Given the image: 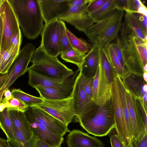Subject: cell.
<instances>
[{
	"instance_id": "60d3db41",
	"label": "cell",
	"mask_w": 147,
	"mask_h": 147,
	"mask_svg": "<svg viewBox=\"0 0 147 147\" xmlns=\"http://www.w3.org/2000/svg\"><path fill=\"white\" fill-rule=\"evenodd\" d=\"M111 147H125L117 134H112L110 136Z\"/></svg>"
},
{
	"instance_id": "7dc6e473",
	"label": "cell",
	"mask_w": 147,
	"mask_h": 147,
	"mask_svg": "<svg viewBox=\"0 0 147 147\" xmlns=\"http://www.w3.org/2000/svg\"><path fill=\"white\" fill-rule=\"evenodd\" d=\"M7 76V73L0 74V90L4 85Z\"/></svg>"
},
{
	"instance_id": "680465c9",
	"label": "cell",
	"mask_w": 147,
	"mask_h": 147,
	"mask_svg": "<svg viewBox=\"0 0 147 147\" xmlns=\"http://www.w3.org/2000/svg\"></svg>"
},
{
	"instance_id": "7a4b0ae2",
	"label": "cell",
	"mask_w": 147,
	"mask_h": 147,
	"mask_svg": "<svg viewBox=\"0 0 147 147\" xmlns=\"http://www.w3.org/2000/svg\"><path fill=\"white\" fill-rule=\"evenodd\" d=\"M24 36L34 39L41 33L44 20L38 0H9Z\"/></svg>"
},
{
	"instance_id": "f35d334b",
	"label": "cell",
	"mask_w": 147,
	"mask_h": 147,
	"mask_svg": "<svg viewBox=\"0 0 147 147\" xmlns=\"http://www.w3.org/2000/svg\"><path fill=\"white\" fill-rule=\"evenodd\" d=\"M143 5L139 0H127L126 12L135 13L138 11L140 7Z\"/></svg>"
},
{
	"instance_id": "44dd1931",
	"label": "cell",
	"mask_w": 147,
	"mask_h": 147,
	"mask_svg": "<svg viewBox=\"0 0 147 147\" xmlns=\"http://www.w3.org/2000/svg\"><path fill=\"white\" fill-rule=\"evenodd\" d=\"M59 20L65 21L74 26L78 30L84 32L94 23L89 14L87 12L62 18Z\"/></svg>"
},
{
	"instance_id": "e0dca14e",
	"label": "cell",
	"mask_w": 147,
	"mask_h": 147,
	"mask_svg": "<svg viewBox=\"0 0 147 147\" xmlns=\"http://www.w3.org/2000/svg\"><path fill=\"white\" fill-rule=\"evenodd\" d=\"M68 147H103L100 140L78 129L69 132L66 141Z\"/></svg>"
},
{
	"instance_id": "6f0895ef",
	"label": "cell",
	"mask_w": 147,
	"mask_h": 147,
	"mask_svg": "<svg viewBox=\"0 0 147 147\" xmlns=\"http://www.w3.org/2000/svg\"><path fill=\"white\" fill-rule=\"evenodd\" d=\"M4 0H0V9L3 3Z\"/></svg>"
},
{
	"instance_id": "6da1fadb",
	"label": "cell",
	"mask_w": 147,
	"mask_h": 147,
	"mask_svg": "<svg viewBox=\"0 0 147 147\" xmlns=\"http://www.w3.org/2000/svg\"><path fill=\"white\" fill-rule=\"evenodd\" d=\"M119 36L127 72L143 76L147 65V42H143L122 23Z\"/></svg>"
},
{
	"instance_id": "d6a6232c",
	"label": "cell",
	"mask_w": 147,
	"mask_h": 147,
	"mask_svg": "<svg viewBox=\"0 0 147 147\" xmlns=\"http://www.w3.org/2000/svg\"><path fill=\"white\" fill-rule=\"evenodd\" d=\"M145 35L147 34V9L144 5L139 8L138 12L134 13Z\"/></svg>"
},
{
	"instance_id": "db71d44e",
	"label": "cell",
	"mask_w": 147,
	"mask_h": 147,
	"mask_svg": "<svg viewBox=\"0 0 147 147\" xmlns=\"http://www.w3.org/2000/svg\"><path fill=\"white\" fill-rule=\"evenodd\" d=\"M6 108L5 104L1 102L0 104V112L3 111Z\"/></svg>"
},
{
	"instance_id": "5bb4252c",
	"label": "cell",
	"mask_w": 147,
	"mask_h": 147,
	"mask_svg": "<svg viewBox=\"0 0 147 147\" xmlns=\"http://www.w3.org/2000/svg\"><path fill=\"white\" fill-rule=\"evenodd\" d=\"M22 42L21 30L18 29L5 51H0V74L7 73L20 50Z\"/></svg>"
},
{
	"instance_id": "30bf717a",
	"label": "cell",
	"mask_w": 147,
	"mask_h": 147,
	"mask_svg": "<svg viewBox=\"0 0 147 147\" xmlns=\"http://www.w3.org/2000/svg\"><path fill=\"white\" fill-rule=\"evenodd\" d=\"M59 20H56L44 25L41 33L40 45L49 55L57 57L60 54Z\"/></svg>"
},
{
	"instance_id": "681fc988",
	"label": "cell",
	"mask_w": 147,
	"mask_h": 147,
	"mask_svg": "<svg viewBox=\"0 0 147 147\" xmlns=\"http://www.w3.org/2000/svg\"><path fill=\"white\" fill-rule=\"evenodd\" d=\"M142 100L145 109L147 111V93H145L144 94L142 98Z\"/></svg>"
},
{
	"instance_id": "8992f818",
	"label": "cell",
	"mask_w": 147,
	"mask_h": 147,
	"mask_svg": "<svg viewBox=\"0 0 147 147\" xmlns=\"http://www.w3.org/2000/svg\"><path fill=\"white\" fill-rule=\"evenodd\" d=\"M36 106L67 126L76 116L72 95L63 100L43 99Z\"/></svg>"
},
{
	"instance_id": "9a60e30c",
	"label": "cell",
	"mask_w": 147,
	"mask_h": 147,
	"mask_svg": "<svg viewBox=\"0 0 147 147\" xmlns=\"http://www.w3.org/2000/svg\"><path fill=\"white\" fill-rule=\"evenodd\" d=\"M36 120L49 129L63 136L70 131L68 126L37 106L31 107Z\"/></svg>"
},
{
	"instance_id": "f1b7e54d",
	"label": "cell",
	"mask_w": 147,
	"mask_h": 147,
	"mask_svg": "<svg viewBox=\"0 0 147 147\" xmlns=\"http://www.w3.org/2000/svg\"><path fill=\"white\" fill-rule=\"evenodd\" d=\"M62 59L65 61L74 64L80 69L86 55L82 54L73 48L60 54Z\"/></svg>"
},
{
	"instance_id": "83f0119b",
	"label": "cell",
	"mask_w": 147,
	"mask_h": 147,
	"mask_svg": "<svg viewBox=\"0 0 147 147\" xmlns=\"http://www.w3.org/2000/svg\"><path fill=\"white\" fill-rule=\"evenodd\" d=\"M11 93L12 96L22 101L28 107L36 106L41 103L43 99L28 94L20 88L13 89Z\"/></svg>"
},
{
	"instance_id": "ffe728a7",
	"label": "cell",
	"mask_w": 147,
	"mask_h": 147,
	"mask_svg": "<svg viewBox=\"0 0 147 147\" xmlns=\"http://www.w3.org/2000/svg\"><path fill=\"white\" fill-rule=\"evenodd\" d=\"M13 127L20 131L28 140L33 136L30 125L24 113L18 110L7 108Z\"/></svg>"
},
{
	"instance_id": "ee69618b",
	"label": "cell",
	"mask_w": 147,
	"mask_h": 147,
	"mask_svg": "<svg viewBox=\"0 0 147 147\" xmlns=\"http://www.w3.org/2000/svg\"><path fill=\"white\" fill-rule=\"evenodd\" d=\"M135 142L136 147H147V133L144 135L140 140L135 141Z\"/></svg>"
},
{
	"instance_id": "f5cc1de1",
	"label": "cell",
	"mask_w": 147,
	"mask_h": 147,
	"mask_svg": "<svg viewBox=\"0 0 147 147\" xmlns=\"http://www.w3.org/2000/svg\"><path fill=\"white\" fill-rule=\"evenodd\" d=\"M126 147H136L135 141L133 140H131Z\"/></svg>"
},
{
	"instance_id": "1f68e13d",
	"label": "cell",
	"mask_w": 147,
	"mask_h": 147,
	"mask_svg": "<svg viewBox=\"0 0 147 147\" xmlns=\"http://www.w3.org/2000/svg\"><path fill=\"white\" fill-rule=\"evenodd\" d=\"M13 128L16 141L20 147H35V138L33 134L32 138L28 140L20 131L16 128Z\"/></svg>"
},
{
	"instance_id": "9f6ffc18",
	"label": "cell",
	"mask_w": 147,
	"mask_h": 147,
	"mask_svg": "<svg viewBox=\"0 0 147 147\" xmlns=\"http://www.w3.org/2000/svg\"><path fill=\"white\" fill-rule=\"evenodd\" d=\"M143 69L144 71L147 72V65H145L143 67Z\"/></svg>"
},
{
	"instance_id": "7bdbcfd3",
	"label": "cell",
	"mask_w": 147,
	"mask_h": 147,
	"mask_svg": "<svg viewBox=\"0 0 147 147\" xmlns=\"http://www.w3.org/2000/svg\"><path fill=\"white\" fill-rule=\"evenodd\" d=\"M89 0H69V6H81L87 5Z\"/></svg>"
},
{
	"instance_id": "ab89813d",
	"label": "cell",
	"mask_w": 147,
	"mask_h": 147,
	"mask_svg": "<svg viewBox=\"0 0 147 147\" xmlns=\"http://www.w3.org/2000/svg\"><path fill=\"white\" fill-rule=\"evenodd\" d=\"M99 67H98L96 74L94 76L93 89L92 99L95 104L97 98L98 86L99 79Z\"/></svg>"
},
{
	"instance_id": "4dcf8cb0",
	"label": "cell",
	"mask_w": 147,
	"mask_h": 147,
	"mask_svg": "<svg viewBox=\"0 0 147 147\" xmlns=\"http://www.w3.org/2000/svg\"><path fill=\"white\" fill-rule=\"evenodd\" d=\"M59 43L60 53H61L72 47L70 45L66 33V27L65 23L62 20H59Z\"/></svg>"
},
{
	"instance_id": "4316f807",
	"label": "cell",
	"mask_w": 147,
	"mask_h": 147,
	"mask_svg": "<svg viewBox=\"0 0 147 147\" xmlns=\"http://www.w3.org/2000/svg\"><path fill=\"white\" fill-rule=\"evenodd\" d=\"M0 127L5 134L7 139L16 141L7 108H5L3 111L0 112Z\"/></svg>"
},
{
	"instance_id": "277c9868",
	"label": "cell",
	"mask_w": 147,
	"mask_h": 147,
	"mask_svg": "<svg viewBox=\"0 0 147 147\" xmlns=\"http://www.w3.org/2000/svg\"><path fill=\"white\" fill-rule=\"evenodd\" d=\"M30 62L32 64L28 70L59 82L64 81L74 73L72 70L61 62L57 57L48 54L40 45L35 49Z\"/></svg>"
},
{
	"instance_id": "c3c4849f",
	"label": "cell",
	"mask_w": 147,
	"mask_h": 147,
	"mask_svg": "<svg viewBox=\"0 0 147 147\" xmlns=\"http://www.w3.org/2000/svg\"><path fill=\"white\" fill-rule=\"evenodd\" d=\"M0 147H10L7 140L0 137Z\"/></svg>"
},
{
	"instance_id": "7c38bea8",
	"label": "cell",
	"mask_w": 147,
	"mask_h": 147,
	"mask_svg": "<svg viewBox=\"0 0 147 147\" xmlns=\"http://www.w3.org/2000/svg\"><path fill=\"white\" fill-rule=\"evenodd\" d=\"M72 96L76 117L92 110L97 105L84 91L80 72L76 78Z\"/></svg>"
},
{
	"instance_id": "d4e9b609",
	"label": "cell",
	"mask_w": 147,
	"mask_h": 147,
	"mask_svg": "<svg viewBox=\"0 0 147 147\" xmlns=\"http://www.w3.org/2000/svg\"><path fill=\"white\" fill-rule=\"evenodd\" d=\"M115 9V0H107L100 8L89 15L96 23L106 18Z\"/></svg>"
},
{
	"instance_id": "8d00e7d4",
	"label": "cell",
	"mask_w": 147,
	"mask_h": 147,
	"mask_svg": "<svg viewBox=\"0 0 147 147\" xmlns=\"http://www.w3.org/2000/svg\"><path fill=\"white\" fill-rule=\"evenodd\" d=\"M81 78L84 91L87 95L92 99L94 77L86 78L81 74Z\"/></svg>"
},
{
	"instance_id": "ac0fdd59",
	"label": "cell",
	"mask_w": 147,
	"mask_h": 147,
	"mask_svg": "<svg viewBox=\"0 0 147 147\" xmlns=\"http://www.w3.org/2000/svg\"><path fill=\"white\" fill-rule=\"evenodd\" d=\"M121 80L125 89L133 96L142 99L147 93V82L142 76L127 72Z\"/></svg>"
},
{
	"instance_id": "d6986e66",
	"label": "cell",
	"mask_w": 147,
	"mask_h": 147,
	"mask_svg": "<svg viewBox=\"0 0 147 147\" xmlns=\"http://www.w3.org/2000/svg\"><path fill=\"white\" fill-rule=\"evenodd\" d=\"M100 49L96 46H93L86 55L80 69V72L84 77L89 78L94 76L99 63Z\"/></svg>"
},
{
	"instance_id": "d590c367",
	"label": "cell",
	"mask_w": 147,
	"mask_h": 147,
	"mask_svg": "<svg viewBox=\"0 0 147 147\" xmlns=\"http://www.w3.org/2000/svg\"><path fill=\"white\" fill-rule=\"evenodd\" d=\"M87 5H85L81 6H69L67 12L60 17L59 20L62 18H67L87 12L86 11Z\"/></svg>"
},
{
	"instance_id": "52a82bcc",
	"label": "cell",
	"mask_w": 147,
	"mask_h": 147,
	"mask_svg": "<svg viewBox=\"0 0 147 147\" xmlns=\"http://www.w3.org/2000/svg\"><path fill=\"white\" fill-rule=\"evenodd\" d=\"M0 16L3 28L0 51H4L9 48L13 36L20 28L15 13L9 0H4L0 9Z\"/></svg>"
},
{
	"instance_id": "4fadbf2b",
	"label": "cell",
	"mask_w": 147,
	"mask_h": 147,
	"mask_svg": "<svg viewBox=\"0 0 147 147\" xmlns=\"http://www.w3.org/2000/svg\"><path fill=\"white\" fill-rule=\"evenodd\" d=\"M45 24L59 18L66 13L69 0H38Z\"/></svg>"
},
{
	"instance_id": "11a10c76",
	"label": "cell",
	"mask_w": 147,
	"mask_h": 147,
	"mask_svg": "<svg viewBox=\"0 0 147 147\" xmlns=\"http://www.w3.org/2000/svg\"><path fill=\"white\" fill-rule=\"evenodd\" d=\"M143 77L144 80L146 82H147V72L144 71L143 74Z\"/></svg>"
},
{
	"instance_id": "bcb514c9",
	"label": "cell",
	"mask_w": 147,
	"mask_h": 147,
	"mask_svg": "<svg viewBox=\"0 0 147 147\" xmlns=\"http://www.w3.org/2000/svg\"><path fill=\"white\" fill-rule=\"evenodd\" d=\"M35 147H53L38 139H35Z\"/></svg>"
},
{
	"instance_id": "f6af8a7d",
	"label": "cell",
	"mask_w": 147,
	"mask_h": 147,
	"mask_svg": "<svg viewBox=\"0 0 147 147\" xmlns=\"http://www.w3.org/2000/svg\"><path fill=\"white\" fill-rule=\"evenodd\" d=\"M4 97H3L2 102L4 103L9 100L13 97L11 92L9 88L6 89L3 94Z\"/></svg>"
},
{
	"instance_id": "2e32d148",
	"label": "cell",
	"mask_w": 147,
	"mask_h": 147,
	"mask_svg": "<svg viewBox=\"0 0 147 147\" xmlns=\"http://www.w3.org/2000/svg\"><path fill=\"white\" fill-rule=\"evenodd\" d=\"M125 94L132 130V140L139 141L147 133V128L143 124L138 116L132 96L125 88Z\"/></svg>"
},
{
	"instance_id": "ba28073f",
	"label": "cell",
	"mask_w": 147,
	"mask_h": 147,
	"mask_svg": "<svg viewBox=\"0 0 147 147\" xmlns=\"http://www.w3.org/2000/svg\"><path fill=\"white\" fill-rule=\"evenodd\" d=\"M111 93V98L115 122V128L117 134L126 147L131 140L127 130L122 103L114 72Z\"/></svg>"
},
{
	"instance_id": "f907efd6",
	"label": "cell",
	"mask_w": 147,
	"mask_h": 147,
	"mask_svg": "<svg viewBox=\"0 0 147 147\" xmlns=\"http://www.w3.org/2000/svg\"><path fill=\"white\" fill-rule=\"evenodd\" d=\"M7 140L10 147H20L16 141L9 139H7Z\"/></svg>"
},
{
	"instance_id": "836d02e7",
	"label": "cell",
	"mask_w": 147,
	"mask_h": 147,
	"mask_svg": "<svg viewBox=\"0 0 147 147\" xmlns=\"http://www.w3.org/2000/svg\"><path fill=\"white\" fill-rule=\"evenodd\" d=\"M110 44L115 54L119 59L123 69L126 72H127L125 64L122 47L119 36H118L116 38L115 42L111 43Z\"/></svg>"
},
{
	"instance_id": "3957f363",
	"label": "cell",
	"mask_w": 147,
	"mask_h": 147,
	"mask_svg": "<svg viewBox=\"0 0 147 147\" xmlns=\"http://www.w3.org/2000/svg\"><path fill=\"white\" fill-rule=\"evenodd\" d=\"M76 119L89 133L97 136H106L115 126L111 98L103 105H97L92 110L76 117Z\"/></svg>"
},
{
	"instance_id": "7402d4cb",
	"label": "cell",
	"mask_w": 147,
	"mask_h": 147,
	"mask_svg": "<svg viewBox=\"0 0 147 147\" xmlns=\"http://www.w3.org/2000/svg\"><path fill=\"white\" fill-rule=\"evenodd\" d=\"M123 24L141 41L143 42H147V36L145 35L134 13L126 12Z\"/></svg>"
},
{
	"instance_id": "cb8c5ba5",
	"label": "cell",
	"mask_w": 147,
	"mask_h": 147,
	"mask_svg": "<svg viewBox=\"0 0 147 147\" xmlns=\"http://www.w3.org/2000/svg\"><path fill=\"white\" fill-rule=\"evenodd\" d=\"M35 88L38 92L40 97L44 99L63 100L69 97L72 94L57 89L42 86H37Z\"/></svg>"
},
{
	"instance_id": "484cf974",
	"label": "cell",
	"mask_w": 147,
	"mask_h": 147,
	"mask_svg": "<svg viewBox=\"0 0 147 147\" xmlns=\"http://www.w3.org/2000/svg\"><path fill=\"white\" fill-rule=\"evenodd\" d=\"M66 32L70 45L73 48L85 55L89 52L92 47L90 44L77 37L67 28Z\"/></svg>"
},
{
	"instance_id": "816d5d0a",
	"label": "cell",
	"mask_w": 147,
	"mask_h": 147,
	"mask_svg": "<svg viewBox=\"0 0 147 147\" xmlns=\"http://www.w3.org/2000/svg\"><path fill=\"white\" fill-rule=\"evenodd\" d=\"M3 28L1 18L0 16V50L1 49L2 37V35Z\"/></svg>"
},
{
	"instance_id": "f546056e",
	"label": "cell",
	"mask_w": 147,
	"mask_h": 147,
	"mask_svg": "<svg viewBox=\"0 0 147 147\" xmlns=\"http://www.w3.org/2000/svg\"><path fill=\"white\" fill-rule=\"evenodd\" d=\"M109 60L115 73L122 79L126 72L123 69L120 61L115 54L110 44L105 48Z\"/></svg>"
},
{
	"instance_id": "b9f144b4",
	"label": "cell",
	"mask_w": 147,
	"mask_h": 147,
	"mask_svg": "<svg viewBox=\"0 0 147 147\" xmlns=\"http://www.w3.org/2000/svg\"><path fill=\"white\" fill-rule=\"evenodd\" d=\"M127 3V0H115L116 9L123 12L125 11Z\"/></svg>"
},
{
	"instance_id": "5b68a950",
	"label": "cell",
	"mask_w": 147,
	"mask_h": 147,
	"mask_svg": "<svg viewBox=\"0 0 147 147\" xmlns=\"http://www.w3.org/2000/svg\"><path fill=\"white\" fill-rule=\"evenodd\" d=\"M123 15V12L116 9L84 32L93 46L105 48L117 37Z\"/></svg>"
},
{
	"instance_id": "9c48e42d",
	"label": "cell",
	"mask_w": 147,
	"mask_h": 147,
	"mask_svg": "<svg viewBox=\"0 0 147 147\" xmlns=\"http://www.w3.org/2000/svg\"><path fill=\"white\" fill-rule=\"evenodd\" d=\"M25 116L30 125L32 134L38 139L53 147H61L63 136L50 131L35 118L31 107H29L24 112Z\"/></svg>"
},
{
	"instance_id": "8fae6325",
	"label": "cell",
	"mask_w": 147,
	"mask_h": 147,
	"mask_svg": "<svg viewBox=\"0 0 147 147\" xmlns=\"http://www.w3.org/2000/svg\"><path fill=\"white\" fill-rule=\"evenodd\" d=\"M29 74L28 84L33 88L42 86L57 89L65 92L72 93L77 73L80 71L78 70L74 74L64 81L60 82L40 76L28 70Z\"/></svg>"
},
{
	"instance_id": "603a6c76",
	"label": "cell",
	"mask_w": 147,
	"mask_h": 147,
	"mask_svg": "<svg viewBox=\"0 0 147 147\" xmlns=\"http://www.w3.org/2000/svg\"><path fill=\"white\" fill-rule=\"evenodd\" d=\"M115 75L122 103L127 130L129 137L131 140H132V130L126 98L125 88L119 76L116 73H115Z\"/></svg>"
},
{
	"instance_id": "e575fe53",
	"label": "cell",
	"mask_w": 147,
	"mask_h": 147,
	"mask_svg": "<svg viewBox=\"0 0 147 147\" xmlns=\"http://www.w3.org/2000/svg\"><path fill=\"white\" fill-rule=\"evenodd\" d=\"M3 103L6 108L14 109L24 112L28 107L22 101L13 96L9 100Z\"/></svg>"
},
{
	"instance_id": "74e56055",
	"label": "cell",
	"mask_w": 147,
	"mask_h": 147,
	"mask_svg": "<svg viewBox=\"0 0 147 147\" xmlns=\"http://www.w3.org/2000/svg\"><path fill=\"white\" fill-rule=\"evenodd\" d=\"M107 0H89L86 9L89 14L92 13L100 8Z\"/></svg>"
}]
</instances>
